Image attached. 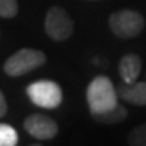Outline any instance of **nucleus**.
I'll return each mask as SVG.
<instances>
[{"label": "nucleus", "instance_id": "13", "mask_svg": "<svg viewBox=\"0 0 146 146\" xmlns=\"http://www.w3.org/2000/svg\"><path fill=\"white\" fill-rule=\"evenodd\" d=\"M6 112H8V104H6V100H5V96L3 92L0 91V118L6 115Z\"/></svg>", "mask_w": 146, "mask_h": 146}, {"label": "nucleus", "instance_id": "3", "mask_svg": "<svg viewBox=\"0 0 146 146\" xmlns=\"http://www.w3.org/2000/svg\"><path fill=\"white\" fill-rule=\"evenodd\" d=\"M110 30L121 39L136 37L145 27V18L136 11L122 9L112 14L109 18Z\"/></svg>", "mask_w": 146, "mask_h": 146}, {"label": "nucleus", "instance_id": "10", "mask_svg": "<svg viewBox=\"0 0 146 146\" xmlns=\"http://www.w3.org/2000/svg\"><path fill=\"white\" fill-rule=\"evenodd\" d=\"M18 142V134L14 127L0 124V146H14Z\"/></svg>", "mask_w": 146, "mask_h": 146}, {"label": "nucleus", "instance_id": "12", "mask_svg": "<svg viewBox=\"0 0 146 146\" xmlns=\"http://www.w3.org/2000/svg\"><path fill=\"white\" fill-rule=\"evenodd\" d=\"M18 12L17 0H0V17L2 18H14Z\"/></svg>", "mask_w": 146, "mask_h": 146}, {"label": "nucleus", "instance_id": "7", "mask_svg": "<svg viewBox=\"0 0 146 146\" xmlns=\"http://www.w3.org/2000/svg\"><path fill=\"white\" fill-rule=\"evenodd\" d=\"M118 96L131 104L146 106V81L122 85L118 88Z\"/></svg>", "mask_w": 146, "mask_h": 146}, {"label": "nucleus", "instance_id": "11", "mask_svg": "<svg viewBox=\"0 0 146 146\" xmlns=\"http://www.w3.org/2000/svg\"><path fill=\"white\" fill-rule=\"evenodd\" d=\"M128 143L133 146H146V124L137 125L131 130L128 136Z\"/></svg>", "mask_w": 146, "mask_h": 146}, {"label": "nucleus", "instance_id": "1", "mask_svg": "<svg viewBox=\"0 0 146 146\" xmlns=\"http://www.w3.org/2000/svg\"><path fill=\"white\" fill-rule=\"evenodd\" d=\"M87 100L91 115L103 113L118 104V92L108 76H97L88 85Z\"/></svg>", "mask_w": 146, "mask_h": 146}, {"label": "nucleus", "instance_id": "9", "mask_svg": "<svg viewBox=\"0 0 146 146\" xmlns=\"http://www.w3.org/2000/svg\"><path fill=\"white\" fill-rule=\"evenodd\" d=\"M92 118L102 124H116V122H121L127 118V109L121 104H116L113 109L103 112V113L92 115Z\"/></svg>", "mask_w": 146, "mask_h": 146}, {"label": "nucleus", "instance_id": "6", "mask_svg": "<svg viewBox=\"0 0 146 146\" xmlns=\"http://www.w3.org/2000/svg\"><path fill=\"white\" fill-rule=\"evenodd\" d=\"M24 128L30 136L39 140H48L57 136L58 133V125L52 118L42 115V113H35L30 115L24 121Z\"/></svg>", "mask_w": 146, "mask_h": 146}, {"label": "nucleus", "instance_id": "5", "mask_svg": "<svg viewBox=\"0 0 146 146\" xmlns=\"http://www.w3.org/2000/svg\"><path fill=\"white\" fill-rule=\"evenodd\" d=\"M45 31L52 40H66L73 33V21L63 8L52 6L45 18Z\"/></svg>", "mask_w": 146, "mask_h": 146}, {"label": "nucleus", "instance_id": "8", "mask_svg": "<svg viewBox=\"0 0 146 146\" xmlns=\"http://www.w3.org/2000/svg\"><path fill=\"white\" fill-rule=\"evenodd\" d=\"M142 72V60L136 54H127L119 61V75L125 84H133Z\"/></svg>", "mask_w": 146, "mask_h": 146}, {"label": "nucleus", "instance_id": "2", "mask_svg": "<svg viewBox=\"0 0 146 146\" xmlns=\"http://www.w3.org/2000/svg\"><path fill=\"white\" fill-rule=\"evenodd\" d=\"M45 61H46V57L42 51L24 48L6 60L3 69L6 72V75L17 78L40 67V66L45 64Z\"/></svg>", "mask_w": 146, "mask_h": 146}, {"label": "nucleus", "instance_id": "4", "mask_svg": "<svg viewBox=\"0 0 146 146\" xmlns=\"http://www.w3.org/2000/svg\"><path fill=\"white\" fill-rule=\"evenodd\" d=\"M27 96L36 106L45 109H54L63 100V92L60 85L52 81H37L27 87Z\"/></svg>", "mask_w": 146, "mask_h": 146}]
</instances>
